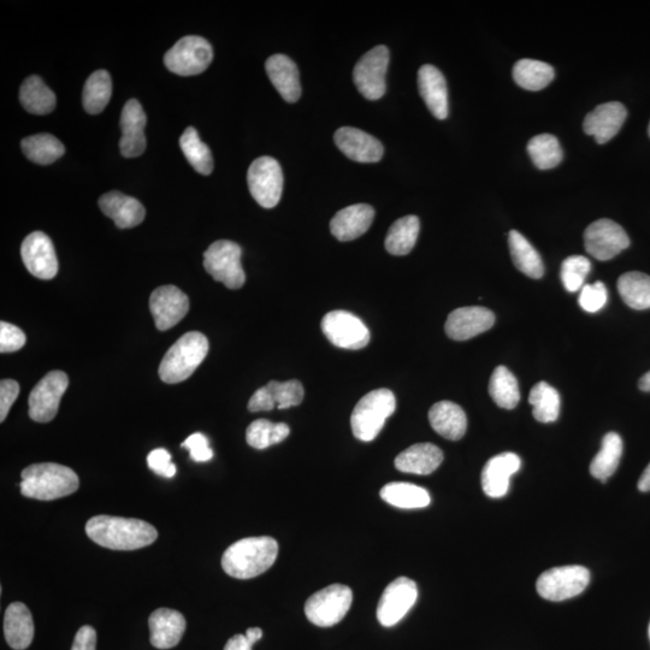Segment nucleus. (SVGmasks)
Returning <instances> with one entry per match:
<instances>
[{
	"mask_svg": "<svg viewBox=\"0 0 650 650\" xmlns=\"http://www.w3.org/2000/svg\"><path fill=\"white\" fill-rule=\"evenodd\" d=\"M648 134H649V137H650V123H649V127H648Z\"/></svg>",
	"mask_w": 650,
	"mask_h": 650,
	"instance_id": "bf43d9fd",
	"label": "nucleus"
},
{
	"mask_svg": "<svg viewBox=\"0 0 650 650\" xmlns=\"http://www.w3.org/2000/svg\"><path fill=\"white\" fill-rule=\"evenodd\" d=\"M20 394V386L14 380H3L0 382V422L8 417L11 406L14 405Z\"/></svg>",
	"mask_w": 650,
	"mask_h": 650,
	"instance_id": "603ef678",
	"label": "nucleus"
},
{
	"mask_svg": "<svg viewBox=\"0 0 650 650\" xmlns=\"http://www.w3.org/2000/svg\"><path fill=\"white\" fill-rule=\"evenodd\" d=\"M608 293L604 283L598 281L593 285H585L579 294L578 303L584 311L599 312L607 303Z\"/></svg>",
	"mask_w": 650,
	"mask_h": 650,
	"instance_id": "de8ad7c7",
	"label": "nucleus"
},
{
	"mask_svg": "<svg viewBox=\"0 0 650 650\" xmlns=\"http://www.w3.org/2000/svg\"><path fill=\"white\" fill-rule=\"evenodd\" d=\"M626 117H628V111L622 103L601 104L585 117L584 132L592 135L596 143L606 144L622 129Z\"/></svg>",
	"mask_w": 650,
	"mask_h": 650,
	"instance_id": "412c9836",
	"label": "nucleus"
},
{
	"mask_svg": "<svg viewBox=\"0 0 650 650\" xmlns=\"http://www.w3.org/2000/svg\"><path fill=\"white\" fill-rule=\"evenodd\" d=\"M443 462L441 449L433 443H417L395 459V468L405 474L430 475L439 469Z\"/></svg>",
	"mask_w": 650,
	"mask_h": 650,
	"instance_id": "bb28decb",
	"label": "nucleus"
},
{
	"mask_svg": "<svg viewBox=\"0 0 650 650\" xmlns=\"http://www.w3.org/2000/svg\"><path fill=\"white\" fill-rule=\"evenodd\" d=\"M147 117L143 106L137 99H130L124 105L121 115L122 138L120 150L123 157L135 158L143 155L146 150Z\"/></svg>",
	"mask_w": 650,
	"mask_h": 650,
	"instance_id": "6ab92c4d",
	"label": "nucleus"
},
{
	"mask_svg": "<svg viewBox=\"0 0 650 650\" xmlns=\"http://www.w3.org/2000/svg\"><path fill=\"white\" fill-rule=\"evenodd\" d=\"M26 335L19 327L7 322L0 323V352L20 351L26 345Z\"/></svg>",
	"mask_w": 650,
	"mask_h": 650,
	"instance_id": "09e8293b",
	"label": "nucleus"
},
{
	"mask_svg": "<svg viewBox=\"0 0 650 650\" xmlns=\"http://www.w3.org/2000/svg\"><path fill=\"white\" fill-rule=\"evenodd\" d=\"M322 330L332 344L344 350H362L370 342L368 327L353 313L332 311L322 319Z\"/></svg>",
	"mask_w": 650,
	"mask_h": 650,
	"instance_id": "f8f14e48",
	"label": "nucleus"
},
{
	"mask_svg": "<svg viewBox=\"0 0 650 650\" xmlns=\"http://www.w3.org/2000/svg\"><path fill=\"white\" fill-rule=\"evenodd\" d=\"M241 256V247L235 242L216 241L204 253V268L215 281L222 282L229 289H240L246 281Z\"/></svg>",
	"mask_w": 650,
	"mask_h": 650,
	"instance_id": "6e6552de",
	"label": "nucleus"
},
{
	"mask_svg": "<svg viewBox=\"0 0 650 650\" xmlns=\"http://www.w3.org/2000/svg\"><path fill=\"white\" fill-rule=\"evenodd\" d=\"M554 76L552 65L535 59H520L513 67L514 81L528 91L543 90L551 84Z\"/></svg>",
	"mask_w": 650,
	"mask_h": 650,
	"instance_id": "72a5a7b5",
	"label": "nucleus"
},
{
	"mask_svg": "<svg viewBox=\"0 0 650 650\" xmlns=\"http://www.w3.org/2000/svg\"><path fill=\"white\" fill-rule=\"evenodd\" d=\"M418 87L425 104L437 120L448 117V88L445 76L434 65L425 64L418 72Z\"/></svg>",
	"mask_w": 650,
	"mask_h": 650,
	"instance_id": "5701e85b",
	"label": "nucleus"
},
{
	"mask_svg": "<svg viewBox=\"0 0 650 650\" xmlns=\"http://www.w3.org/2000/svg\"><path fill=\"white\" fill-rule=\"evenodd\" d=\"M584 244L590 256L605 262L626 250L630 239L618 223L602 218L585 229Z\"/></svg>",
	"mask_w": 650,
	"mask_h": 650,
	"instance_id": "2eb2a0df",
	"label": "nucleus"
},
{
	"mask_svg": "<svg viewBox=\"0 0 650 650\" xmlns=\"http://www.w3.org/2000/svg\"><path fill=\"white\" fill-rule=\"evenodd\" d=\"M638 387H640L643 392H650V371L646 375L642 376L640 382H638Z\"/></svg>",
	"mask_w": 650,
	"mask_h": 650,
	"instance_id": "13d9d810",
	"label": "nucleus"
},
{
	"mask_svg": "<svg viewBox=\"0 0 650 650\" xmlns=\"http://www.w3.org/2000/svg\"><path fill=\"white\" fill-rule=\"evenodd\" d=\"M382 500L387 504L404 510H416L430 505L431 498L427 489L416 484L394 482L384 486L380 492Z\"/></svg>",
	"mask_w": 650,
	"mask_h": 650,
	"instance_id": "2f4dec72",
	"label": "nucleus"
},
{
	"mask_svg": "<svg viewBox=\"0 0 650 650\" xmlns=\"http://www.w3.org/2000/svg\"><path fill=\"white\" fill-rule=\"evenodd\" d=\"M151 643L158 649H170L180 643L186 631V619L180 612L159 608L149 619Z\"/></svg>",
	"mask_w": 650,
	"mask_h": 650,
	"instance_id": "393cba45",
	"label": "nucleus"
},
{
	"mask_svg": "<svg viewBox=\"0 0 650 650\" xmlns=\"http://www.w3.org/2000/svg\"><path fill=\"white\" fill-rule=\"evenodd\" d=\"M353 593L344 584H332L313 594L305 604V614L319 628H330L346 617L352 606Z\"/></svg>",
	"mask_w": 650,
	"mask_h": 650,
	"instance_id": "423d86ee",
	"label": "nucleus"
},
{
	"mask_svg": "<svg viewBox=\"0 0 650 650\" xmlns=\"http://www.w3.org/2000/svg\"><path fill=\"white\" fill-rule=\"evenodd\" d=\"M638 489L643 493L650 492V464L643 471L640 481H638Z\"/></svg>",
	"mask_w": 650,
	"mask_h": 650,
	"instance_id": "6e6d98bb",
	"label": "nucleus"
},
{
	"mask_svg": "<svg viewBox=\"0 0 650 650\" xmlns=\"http://www.w3.org/2000/svg\"><path fill=\"white\" fill-rule=\"evenodd\" d=\"M623 454V441L617 433H608L600 452L590 464V474L602 482H606L617 471Z\"/></svg>",
	"mask_w": 650,
	"mask_h": 650,
	"instance_id": "c9c22d12",
	"label": "nucleus"
},
{
	"mask_svg": "<svg viewBox=\"0 0 650 650\" xmlns=\"http://www.w3.org/2000/svg\"><path fill=\"white\" fill-rule=\"evenodd\" d=\"M147 465L159 476L173 478L176 475V465L171 463V454L167 449H153L147 457Z\"/></svg>",
	"mask_w": 650,
	"mask_h": 650,
	"instance_id": "3c124183",
	"label": "nucleus"
},
{
	"mask_svg": "<svg viewBox=\"0 0 650 650\" xmlns=\"http://www.w3.org/2000/svg\"><path fill=\"white\" fill-rule=\"evenodd\" d=\"M489 394L501 409L513 410L520 400L516 376L505 366H498L490 377Z\"/></svg>",
	"mask_w": 650,
	"mask_h": 650,
	"instance_id": "58836bf2",
	"label": "nucleus"
},
{
	"mask_svg": "<svg viewBox=\"0 0 650 650\" xmlns=\"http://www.w3.org/2000/svg\"><path fill=\"white\" fill-rule=\"evenodd\" d=\"M248 642H250L253 646V644H256L260 638L263 637V630L259 628H251L246 631V635Z\"/></svg>",
	"mask_w": 650,
	"mask_h": 650,
	"instance_id": "4d7b16f0",
	"label": "nucleus"
},
{
	"mask_svg": "<svg viewBox=\"0 0 650 650\" xmlns=\"http://www.w3.org/2000/svg\"><path fill=\"white\" fill-rule=\"evenodd\" d=\"M182 448H187L191 459L197 463L209 462L214 458V451L209 446L208 437L202 433H195L188 437V439L182 443Z\"/></svg>",
	"mask_w": 650,
	"mask_h": 650,
	"instance_id": "8fccbe9b",
	"label": "nucleus"
},
{
	"mask_svg": "<svg viewBox=\"0 0 650 650\" xmlns=\"http://www.w3.org/2000/svg\"><path fill=\"white\" fill-rule=\"evenodd\" d=\"M375 211L370 205L357 204L342 209L330 222V230L339 241H352L359 238L374 222Z\"/></svg>",
	"mask_w": 650,
	"mask_h": 650,
	"instance_id": "a878e982",
	"label": "nucleus"
},
{
	"mask_svg": "<svg viewBox=\"0 0 650 650\" xmlns=\"http://www.w3.org/2000/svg\"><path fill=\"white\" fill-rule=\"evenodd\" d=\"M418 599L416 582L399 577L384 590L377 607V619L386 628H392L412 610Z\"/></svg>",
	"mask_w": 650,
	"mask_h": 650,
	"instance_id": "4468645a",
	"label": "nucleus"
},
{
	"mask_svg": "<svg viewBox=\"0 0 650 650\" xmlns=\"http://www.w3.org/2000/svg\"><path fill=\"white\" fill-rule=\"evenodd\" d=\"M69 386V378L63 371H51L29 395V417L34 422L49 423L57 416L59 404Z\"/></svg>",
	"mask_w": 650,
	"mask_h": 650,
	"instance_id": "ddd939ff",
	"label": "nucleus"
},
{
	"mask_svg": "<svg viewBox=\"0 0 650 650\" xmlns=\"http://www.w3.org/2000/svg\"><path fill=\"white\" fill-rule=\"evenodd\" d=\"M22 151L34 163L49 165L65 153V147L51 134H37L22 140Z\"/></svg>",
	"mask_w": 650,
	"mask_h": 650,
	"instance_id": "ea45409f",
	"label": "nucleus"
},
{
	"mask_svg": "<svg viewBox=\"0 0 650 650\" xmlns=\"http://www.w3.org/2000/svg\"><path fill=\"white\" fill-rule=\"evenodd\" d=\"M21 256L27 270L41 280H51L58 273V260L52 241L43 232L29 234L22 242Z\"/></svg>",
	"mask_w": 650,
	"mask_h": 650,
	"instance_id": "dca6fc26",
	"label": "nucleus"
},
{
	"mask_svg": "<svg viewBox=\"0 0 650 650\" xmlns=\"http://www.w3.org/2000/svg\"><path fill=\"white\" fill-rule=\"evenodd\" d=\"M99 206L104 215L110 217L120 229L137 227L145 220L143 204L121 192L112 191L102 195Z\"/></svg>",
	"mask_w": 650,
	"mask_h": 650,
	"instance_id": "b1692460",
	"label": "nucleus"
},
{
	"mask_svg": "<svg viewBox=\"0 0 650 650\" xmlns=\"http://www.w3.org/2000/svg\"><path fill=\"white\" fill-rule=\"evenodd\" d=\"M214 59V50L208 40L188 35L165 53L164 64L171 73L194 76L205 72Z\"/></svg>",
	"mask_w": 650,
	"mask_h": 650,
	"instance_id": "0eeeda50",
	"label": "nucleus"
},
{
	"mask_svg": "<svg viewBox=\"0 0 650 650\" xmlns=\"http://www.w3.org/2000/svg\"><path fill=\"white\" fill-rule=\"evenodd\" d=\"M522 465L517 454L506 452L488 460L482 472V488L489 498L500 499L508 493L511 477Z\"/></svg>",
	"mask_w": 650,
	"mask_h": 650,
	"instance_id": "4be33fe9",
	"label": "nucleus"
},
{
	"mask_svg": "<svg viewBox=\"0 0 650 650\" xmlns=\"http://www.w3.org/2000/svg\"><path fill=\"white\" fill-rule=\"evenodd\" d=\"M248 188L256 202L265 209L280 203L283 191V173L279 162L271 157H260L247 173Z\"/></svg>",
	"mask_w": 650,
	"mask_h": 650,
	"instance_id": "9d476101",
	"label": "nucleus"
},
{
	"mask_svg": "<svg viewBox=\"0 0 650 650\" xmlns=\"http://www.w3.org/2000/svg\"><path fill=\"white\" fill-rule=\"evenodd\" d=\"M252 647L245 635H235L227 642L224 650H252Z\"/></svg>",
	"mask_w": 650,
	"mask_h": 650,
	"instance_id": "5fc2aeb1",
	"label": "nucleus"
},
{
	"mask_svg": "<svg viewBox=\"0 0 650 650\" xmlns=\"http://www.w3.org/2000/svg\"><path fill=\"white\" fill-rule=\"evenodd\" d=\"M494 323V313L486 307H460V309L449 313L445 329L448 338L455 341H466L486 333Z\"/></svg>",
	"mask_w": 650,
	"mask_h": 650,
	"instance_id": "a211bd4d",
	"label": "nucleus"
},
{
	"mask_svg": "<svg viewBox=\"0 0 650 650\" xmlns=\"http://www.w3.org/2000/svg\"><path fill=\"white\" fill-rule=\"evenodd\" d=\"M529 403L534 407V417L541 423L557 421L560 413L558 390L547 382H539L531 389Z\"/></svg>",
	"mask_w": 650,
	"mask_h": 650,
	"instance_id": "79ce46f5",
	"label": "nucleus"
},
{
	"mask_svg": "<svg viewBox=\"0 0 650 650\" xmlns=\"http://www.w3.org/2000/svg\"><path fill=\"white\" fill-rule=\"evenodd\" d=\"M592 269L587 257L571 256L561 265V281L567 292L576 293L584 286V281Z\"/></svg>",
	"mask_w": 650,
	"mask_h": 650,
	"instance_id": "a18cd8bd",
	"label": "nucleus"
},
{
	"mask_svg": "<svg viewBox=\"0 0 650 650\" xmlns=\"http://www.w3.org/2000/svg\"><path fill=\"white\" fill-rule=\"evenodd\" d=\"M21 493L29 499L51 501L72 495L79 489V476L67 466L34 464L22 471Z\"/></svg>",
	"mask_w": 650,
	"mask_h": 650,
	"instance_id": "7ed1b4c3",
	"label": "nucleus"
},
{
	"mask_svg": "<svg viewBox=\"0 0 650 650\" xmlns=\"http://www.w3.org/2000/svg\"><path fill=\"white\" fill-rule=\"evenodd\" d=\"M150 310L157 329L165 332L185 318L189 311V299L176 286H162L151 294Z\"/></svg>",
	"mask_w": 650,
	"mask_h": 650,
	"instance_id": "f3484780",
	"label": "nucleus"
},
{
	"mask_svg": "<svg viewBox=\"0 0 650 650\" xmlns=\"http://www.w3.org/2000/svg\"><path fill=\"white\" fill-rule=\"evenodd\" d=\"M180 146L183 155L186 156L189 164L197 173L210 175L214 170V158H212L209 146L199 138L197 130L188 127L180 138Z\"/></svg>",
	"mask_w": 650,
	"mask_h": 650,
	"instance_id": "a19ab883",
	"label": "nucleus"
},
{
	"mask_svg": "<svg viewBox=\"0 0 650 650\" xmlns=\"http://www.w3.org/2000/svg\"><path fill=\"white\" fill-rule=\"evenodd\" d=\"M23 108L29 114L47 115L56 108V96L39 76H29L23 81L20 90Z\"/></svg>",
	"mask_w": 650,
	"mask_h": 650,
	"instance_id": "473e14b6",
	"label": "nucleus"
},
{
	"mask_svg": "<svg viewBox=\"0 0 650 650\" xmlns=\"http://www.w3.org/2000/svg\"><path fill=\"white\" fill-rule=\"evenodd\" d=\"M265 69L281 97L288 103H297L301 97L300 76L292 59L285 55L271 56Z\"/></svg>",
	"mask_w": 650,
	"mask_h": 650,
	"instance_id": "cd10ccee",
	"label": "nucleus"
},
{
	"mask_svg": "<svg viewBox=\"0 0 650 650\" xmlns=\"http://www.w3.org/2000/svg\"><path fill=\"white\" fill-rule=\"evenodd\" d=\"M267 389L273 398L276 409L286 410L298 406L304 399V387L297 380L287 382L271 381L267 384Z\"/></svg>",
	"mask_w": 650,
	"mask_h": 650,
	"instance_id": "49530a36",
	"label": "nucleus"
},
{
	"mask_svg": "<svg viewBox=\"0 0 650 650\" xmlns=\"http://www.w3.org/2000/svg\"><path fill=\"white\" fill-rule=\"evenodd\" d=\"M97 632L92 626H82L75 636L72 650H96Z\"/></svg>",
	"mask_w": 650,
	"mask_h": 650,
	"instance_id": "864d4df0",
	"label": "nucleus"
},
{
	"mask_svg": "<svg viewBox=\"0 0 650 650\" xmlns=\"http://www.w3.org/2000/svg\"><path fill=\"white\" fill-rule=\"evenodd\" d=\"M277 555L279 543L273 537H247L227 548L222 567L230 577L251 579L267 572L275 564Z\"/></svg>",
	"mask_w": 650,
	"mask_h": 650,
	"instance_id": "f03ea898",
	"label": "nucleus"
},
{
	"mask_svg": "<svg viewBox=\"0 0 650 650\" xmlns=\"http://www.w3.org/2000/svg\"><path fill=\"white\" fill-rule=\"evenodd\" d=\"M336 146L344 155L354 162L377 163L383 157V146L375 137L363 130L344 127L336 130Z\"/></svg>",
	"mask_w": 650,
	"mask_h": 650,
	"instance_id": "aec40b11",
	"label": "nucleus"
},
{
	"mask_svg": "<svg viewBox=\"0 0 650 650\" xmlns=\"http://www.w3.org/2000/svg\"><path fill=\"white\" fill-rule=\"evenodd\" d=\"M618 292L631 309H650V276L637 271L626 273L619 277Z\"/></svg>",
	"mask_w": 650,
	"mask_h": 650,
	"instance_id": "e433bc0d",
	"label": "nucleus"
},
{
	"mask_svg": "<svg viewBox=\"0 0 650 650\" xmlns=\"http://www.w3.org/2000/svg\"><path fill=\"white\" fill-rule=\"evenodd\" d=\"M397 407L392 390L376 389L359 400L352 412L351 427L353 435L363 442L376 439L387 419L393 415Z\"/></svg>",
	"mask_w": 650,
	"mask_h": 650,
	"instance_id": "39448f33",
	"label": "nucleus"
},
{
	"mask_svg": "<svg viewBox=\"0 0 650 650\" xmlns=\"http://www.w3.org/2000/svg\"><path fill=\"white\" fill-rule=\"evenodd\" d=\"M112 96L111 76L106 70H97L87 79L82 104L90 115H98L109 104Z\"/></svg>",
	"mask_w": 650,
	"mask_h": 650,
	"instance_id": "4c0bfd02",
	"label": "nucleus"
},
{
	"mask_svg": "<svg viewBox=\"0 0 650 650\" xmlns=\"http://www.w3.org/2000/svg\"><path fill=\"white\" fill-rule=\"evenodd\" d=\"M291 433L285 423H273L268 419H257L246 430L248 445L256 449H267L285 441Z\"/></svg>",
	"mask_w": 650,
	"mask_h": 650,
	"instance_id": "c03bdc74",
	"label": "nucleus"
},
{
	"mask_svg": "<svg viewBox=\"0 0 650 650\" xmlns=\"http://www.w3.org/2000/svg\"><path fill=\"white\" fill-rule=\"evenodd\" d=\"M419 230H421V223L417 216L400 218L389 228L384 242L386 250L393 256H406L415 247Z\"/></svg>",
	"mask_w": 650,
	"mask_h": 650,
	"instance_id": "f704fd0d",
	"label": "nucleus"
},
{
	"mask_svg": "<svg viewBox=\"0 0 650 650\" xmlns=\"http://www.w3.org/2000/svg\"><path fill=\"white\" fill-rule=\"evenodd\" d=\"M86 534L93 542L112 551H137L157 540L155 527L141 519L97 516L88 520Z\"/></svg>",
	"mask_w": 650,
	"mask_h": 650,
	"instance_id": "f257e3e1",
	"label": "nucleus"
},
{
	"mask_svg": "<svg viewBox=\"0 0 650 650\" xmlns=\"http://www.w3.org/2000/svg\"><path fill=\"white\" fill-rule=\"evenodd\" d=\"M508 245H510L512 260L516 268L531 279H541L545 274V265L534 246L517 230H512L508 234Z\"/></svg>",
	"mask_w": 650,
	"mask_h": 650,
	"instance_id": "7c9ffc66",
	"label": "nucleus"
},
{
	"mask_svg": "<svg viewBox=\"0 0 650 650\" xmlns=\"http://www.w3.org/2000/svg\"><path fill=\"white\" fill-rule=\"evenodd\" d=\"M388 47H374L359 59L353 70V81L363 97L378 100L386 93V75L389 65Z\"/></svg>",
	"mask_w": 650,
	"mask_h": 650,
	"instance_id": "9b49d317",
	"label": "nucleus"
},
{
	"mask_svg": "<svg viewBox=\"0 0 650 650\" xmlns=\"http://www.w3.org/2000/svg\"><path fill=\"white\" fill-rule=\"evenodd\" d=\"M4 634L9 646L15 650H25L31 646L34 638L33 617L22 602H14L5 611Z\"/></svg>",
	"mask_w": 650,
	"mask_h": 650,
	"instance_id": "c85d7f7f",
	"label": "nucleus"
},
{
	"mask_svg": "<svg viewBox=\"0 0 650 650\" xmlns=\"http://www.w3.org/2000/svg\"><path fill=\"white\" fill-rule=\"evenodd\" d=\"M528 152L535 167L541 170L558 167L564 157L559 140L552 134L536 135L529 141Z\"/></svg>",
	"mask_w": 650,
	"mask_h": 650,
	"instance_id": "37998d69",
	"label": "nucleus"
},
{
	"mask_svg": "<svg viewBox=\"0 0 650 650\" xmlns=\"http://www.w3.org/2000/svg\"><path fill=\"white\" fill-rule=\"evenodd\" d=\"M209 341L199 332L182 336L165 353L159 365V377L164 383L176 384L188 380L209 353Z\"/></svg>",
	"mask_w": 650,
	"mask_h": 650,
	"instance_id": "20e7f679",
	"label": "nucleus"
},
{
	"mask_svg": "<svg viewBox=\"0 0 650 650\" xmlns=\"http://www.w3.org/2000/svg\"><path fill=\"white\" fill-rule=\"evenodd\" d=\"M590 582V572L583 566L554 567L537 579L536 589L543 599L565 601L582 594Z\"/></svg>",
	"mask_w": 650,
	"mask_h": 650,
	"instance_id": "1a4fd4ad",
	"label": "nucleus"
},
{
	"mask_svg": "<svg viewBox=\"0 0 650 650\" xmlns=\"http://www.w3.org/2000/svg\"><path fill=\"white\" fill-rule=\"evenodd\" d=\"M649 638H650V624H649Z\"/></svg>",
	"mask_w": 650,
	"mask_h": 650,
	"instance_id": "052dcab7",
	"label": "nucleus"
},
{
	"mask_svg": "<svg viewBox=\"0 0 650 650\" xmlns=\"http://www.w3.org/2000/svg\"><path fill=\"white\" fill-rule=\"evenodd\" d=\"M429 422L437 434L452 441L462 439L468 429L464 410L452 401H440L431 407Z\"/></svg>",
	"mask_w": 650,
	"mask_h": 650,
	"instance_id": "c756f323",
	"label": "nucleus"
}]
</instances>
